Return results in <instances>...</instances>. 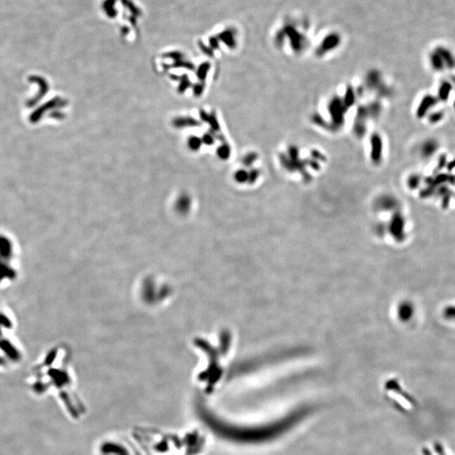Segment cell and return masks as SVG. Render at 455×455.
Segmentation results:
<instances>
[{"label":"cell","mask_w":455,"mask_h":455,"mask_svg":"<svg viewBox=\"0 0 455 455\" xmlns=\"http://www.w3.org/2000/svg\"><path fill=\"white\" fill-rule=\"evenodd\" d=\"M439 148V144L437 140L429 138L426 139L424 141L421 142L418 148V153L419 156L422 158V160H428L427 158L432 157L435 153L437 151V149Z\"/></svg>","instance_id":"2"},{"label":"cell","mask_w":455,"mask_h":455,"mask_svg":"<svg viewBox=\"0 0 455 455\" xmlns=\"http://www.w3.org/2000/svg\"><path fill=\"white\" fill-rule=\"evenodd\" d=\"M428 62L434 72L443 73L455 68V55L446 46H437L429 53Z\"/></svg>","instance_id":"1"}]
</instances>
